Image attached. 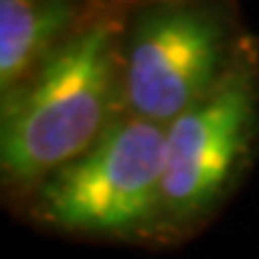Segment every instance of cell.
Masks as SVG:
<instances>
[{
    "instance_id": "6da1fadb",
    "label": "cell",
    "mask_w": 259,
    "mask_h": 259,
    "mask_svg": "<svg viewBox=\"0 0 259 259\" xmlns=\"http://www.w3.org/2000/svg\"><path fill=\"white\" fill-rule=\"evenodd\" d=\"M125 12L103 8L24 82L0 94V183L24 204L125 115Z\"/></svg>"
},
{
    "instance_id": "7a4b0ae2",
    "label": "cell",
    "mask_w": 259,
    "mask_h": 259,
    "mask_svg": "<svg viewBox=\"0 0 259 259\" xmlns=\"http://www.w3.org/2000/svg\"><path fill=\"white\" fill-rule=\"evenodd\" d=\"M257 44L238 0H163L132 10L120 51L125 111L173 122L216 92Z\"/></svg>"
},
{
    "instance_id": "3957f363",
    "label": "cell",
    "mask_w": 259,
    "mask_h": 259,
    "mask_svg": "<svg viewBox=\"0 0 259 259\" xmlns=\"http://www.w3.org/2000/svg\"><path fill=\"white\" fill-rule=\"evenodd\" d=\"M166 125L125 113L89 151L31 192L29 219L84 238H149L161 233Z\"/></svg>"
},
{
    "instance_id": "277c9868",
    "label": "cell",
    "mask_w": 259,
    "mask_h": 259,
    "mask_svg": "<svg viewBox=\"0 0 259 259\" xmlns=\"http://www.w3.org/2000/svg\"><path fill=\"white\" fill-rule=\"evenodd\" d=\"M259 147V44L228 79L166 125L161 233L183 235L211 216Z\"/></svg>"
},
{
    "instance_id": "5b68a950",
    "label": "cell",
    "mask_w": 259,
    "mask_h": 259,
    "mask_svg": "<svg viewBox=\"0 0 259 259\" xmlns=\"http://www.w3.org/2000/svg\"><path fill=\"white\" fill-rule=\"evenodd\" d=\"M99 10L94 0H0V94L36 72Z\"/></svg>"
},
{
    "instance_id": "8992f818",
    "label": "cell",
    "mask_w": 259,
    "mask_h": 259,
    "mask_svg": "<svg viewBox=\"0 0 259 259\" xmlns=\"http://www.w3.org/2000/svg\"><path fill=\"white\" fill-rule=\"evenodd\" d=\"M96 5L101 8H111V10H120V12H132L137 8H144V5H151V3H163V0H94Z\"/></svg>"
}]
</instances>
